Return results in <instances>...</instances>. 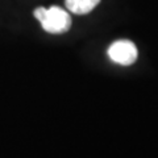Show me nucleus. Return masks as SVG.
I'll return each instance as SVG.
<instances>
[{
	"label": "nucleus",
	"mask_w": 158,
	"mask_h": 158,
	"mask_svg": "<svg viewBox=\"0 0 158 158\" xmlns=\"http://www.w3.org/2000/svg\"><path fill=\"white\" fill-rule=\"evenodd\" d=\"M99 3H100V0H66L65 2L66 8L75 15L90 13Z\"/></svg>",
	"instance_id": "nucleus-3"
},
{
	"label": "nucleus",
	"mask_w": 158,
	"mask_h": 158,
	"mask_svg": "<svg viewBox=\"0 0 158 158\" xmlns=\"http://www.w3.org/2000/svg\"><path fill=\"white\" fill-rule=\"evenodd\" d=\"M34 17H36L45 32L52 34H61L67 32L71 27V17L65 9L53 6L50 8L38 7L34 9Z\"/></svg>",
	"instance_id": "nucleus-1"
},
{
	"label": "nucleus",
	"mask_w": 158,
	"mask_h": 158,
	"mask_svg": "<svg viewBox=\"0 0 158 158\" xmlns=\"http://www.w3.org/2000/svg\"><path fill=\"white\" fill-rule=\"evenodd\" d=\"M108 57L115 63H118L121 66H129L136 62L138 52L136 45L129 40H118L111 44L108 48Z\"/></svg>",
	"instance_id": "nucleus-2"
}]
</instances>
